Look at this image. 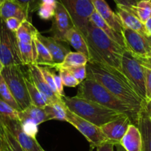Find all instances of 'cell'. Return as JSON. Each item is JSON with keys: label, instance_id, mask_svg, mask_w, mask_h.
Segmentation results:
<instances>
[{"label": "cell", "instance_id": "6da1fadb", "mask_svg": "<svg viewBox=\"0 0 151 151\" xmlns=\"http://www.w3.org/2000/svg\"><path fill=\"white\" fill-rule=\"evenodd\" d=\"M87 78L96 81L111 94L140 113L146 102L139 97L121 70L96 62L86 65Z\"/></svg>", "mask_w": 151, "mask_h": 151}, {"label": "cell", "instance_id": "7a4b0ae2", "mask_svg": "<svg viewBox=\"0 0 151 151\" xmlns=\"http://www.w3.org/2000/svg\"><path fill=\"white\" fill-rule=\"evenodd\" d=\"M84 36L90 52L88 62H96L120 70L121 58L126 48L113 41L90 22Z\"/></svg>", "mask_w": 151, "mask_h": 151}, {"label": "cell", "instance_id": "3957f363", "mask_svg": "<svg viewBox=\"0 0 151 151\" xmlns=\"http://www.w3.org/2000/svg\"><path fill=\"white\" fill-rule=\"evenodd\" d=\"M76 96L95 102L114 111L124 114L130 118L132 124L137 125L140 113H138L134 109L117 98L94 80L86 78L81 82L78 86Z\"/></svg>", "mask_w": 151, "mask_h": 151}, {"label": "cell", "instance_id": "277c9868", "mask_svg": "<svg viewBox=\"0 0 151 151\" xmlns=\"http://www.w3.org/2000/svg\"><path fill=\"white\" fill-rule=\"evenodd\" d=\"M65 106L70 111L98 127L121 117L124 114L114 111L90 100L75 97H64Z\"/></svg>", "mask_w": 151, "mask_h": 151}, {"label": "cell", "instance_id": "5b68a950", "mask_svg": "<svg viewBox=\"0 0 151 151\" xmlns=\"http://www.w3.org/2000/svg\"><path fill=\"white\" fill-rule=\"evenodd\" d=\"M1 75L21 110L29 107L31 105V101L25 83V75L21 66L13 65L4 66Z\"/></svg>", "mask_w": 151, "mask_h": 151}, {"label": "cell", "instance_id": "8992f818", "mask_svg": "<svg viewBox=\"0 0 151 151\" xmlns=\"http://www.w3.org/2000/svg\"><path fill=\"white\" fill-rule=\"evenodd\" d=\"M120 70L127 78L139 97L145 101V77L141 60L126 50L121 58Z\"/></svg>", "mask_w": 151, "mask_h": 151}, {"label": "cell", "instance_id": "52a82bcc", "mask_svg": "<svg viewBox=\"0 0 151 151\" xmlns=\"http://www.w3.org/2000/svg\"><path fill=\"white\" fill-rule=\"evenodd\" d=\"M0 61L4 66H22L19 44L16 33L7 27L4 21L0 17Z\"/></svg>", "mask_w": 151, "mask_h": 151}, {"label": "cell", "instance_id": "ba28073f", "mask_svg": "<svg viewBox=\"0 0 151 151\" xmlns=\"http://www.w3.org/2000/svg\"><path fill=\"white\" fill-rule=\"evenodd\" d=\"M65 7L74 25L84 35L90 23V17L95 10L91 0H56Z\"/></svg>", "mask_w": 151, "mask_h": 151}, {"label": "cell", "instance_id": "9c48e42d", "mask_svg": "<svg viewBox=\"0 0 151 151\" xmlns=\"http://www.w3.org/2000/svg\"><path fill=\"white\" fill-rule=\"evenodd\" d=\"M67 122L75 127L86 139L90 142V146L93 147H98L103 143L110 142L106 138L99 127L93 125L91 122L82 119L75 114L67 108Z\"/></svg>", "mask_w": 151, "mask_h": 151}, {"label": "cell", "instance_id": "30bf717a", "mask_svg": "<svg viewBox=\"0 0 151 151\" xmlns=\"http://www.w3.org/2000/svg\"><path fill=\"white\" fill-rule=\"evenodd\" d=\"M125 48L134 57L147 62L151 52V38H147L132 29L124 28L122 32Z\"/></svg>", "mask_w": 151, "mask_h": 151}, {"label": "cell", "instance_id": "8fae6325", "mask_svg": "<svg viewBox=\"0 0 151 151\" xmlns=\"http://www.w3.org/2000/svg\"><path fill=\"white\" fill-rule=\"evenodd\" d=\"M74 27L75 25L73 22L66 9L62 4L56 1L53 24L50 28L51 37L57 41L65 42V35L67 32Z\"/></svg>", "mask_w": 151, "mask_h": 151}, {"label": "cell", "instance_id": "7c38bea8", "mask_svg": "<svg viewBox=\"0 0 151 151\" xmlns=\"http://www.w3.org/2000/svg\"><path fill=\"white\" fill-rule=\"evenodd\" d=\"M28 76L30 78L33 83L35 85L37 89L41 92V94L45 98L47 101V105L51 104L53 103H58V102H62V98L56 95L47 82L44 80L41 71H40L38 66L36 64L30 65L28 66Z\"/></svg>", "mask_w": 151, "mask_h": 151}, {"label": "cell", "instance_id": "4fadbf2b", "mask_svg": "<svg viewBox=\"0 0 151 151\" xmlns=\"http://www.w3.org/2000/svg\"><path fill=\"white\" fill-rule=\"evenodd\" d=\"M132 124L130 118L126 115L113 120L100 127L102 133L110 142L115 145L120 144V141L125 134L129 125Z\"/></svg>", "mask_w": 151, "mask_h": 151}, {"label": "cell", "instance_id": "5bb4252c", "mask_svg": "<svg viewBox=\"0 0 151 151\" xmlns=\"http://www.w3.org/2000/svg\"><path fill=\"white\" fill-rule=\"evenodd\" d=\"M3 125L9 130L24 151H44L36 139L30 137L22 131L19 120L10 121Z\"/></svg>", "mask_w": 151, "mask_h": 151}, {"label": "cell", "instance_id": "9a60e30c", "mask_svg": "<svg viewBox=\"0 0 151 151\" xmlns=\"http://www.w3.org/2000/svg\"><path fill=\"white\" fill-rule=\"evenodd\" d=\"M36 37L48 50L49 52L51 55L55 66L62 63L65 56L70 52V50L67 45L68 44L67 43L57 41L53 37L44 36L39 32L36 33Z\"/></svg>", "mask_w": 151, "mask_h": 151}, {"label": "cell", "instance_id": "2e32d148", "mask_svg": "<svg viewBox=\"0 0 151 151\" xmlns=\"http://www.w3.org/2000/svg\"><path fill=\"white\" fill-rule=\"evenodd\" d=\"M95 10L115 32L122 35L123 25L121 20L109 7L105 0H91Z\"/></svg>", "mask_w": 151, "mask_h": 151}, {"label": "cell", "instance_id": "e0dca14e", "mask_svg": "<svg viewBox=\"0 0 151 151\" xmlns=\"http://www.w3.org/2000/svg\"><path fill=\"white\" fill-rule=\"evenodd\" d=\"M116 14L121 20L123 27L132 29L144 36L150 38L147 34L144 24L131 10H128L127 7L116 4Z\"/></svg>", "mask_w": 151, "mask_h": 151}, {"label": "cell", "instance_id": "ac0fdd59", "mask_svg": "<svg viewBox=\"0 0 151 151\" xmlns=\"http://www.w3.org/2000/svg\"><path fill=\"white\" fill-rule=\"evenodd\" d=\"M0 17L5 21L9 18H16L21 22L30 20L29 13L22 5L13 0H5L0 7Z\"/></svg>", "mask_w": 151, "mask_h": 151}, {"label": "cell", "instance_id": "d6986e66", "mask_svg": "<svg viewBox=\"0 0 151 151\" xmlns=\"http://www.w3.org/2000/svg\"><path fill=\"white\" fill-rule=\"evenodd\" d=\"M120 145L126 151H142V139L139 128L130 124L125 134L120 141Z\"/></svg>", "mask_w": 151, "mask_h": 151}, {"label": "cell", "instance_id": "ffe728a7", "mask_svg": "<svg viewBox=\"0 0 151 151\" xmlns=\"http://www.w3.org/2000/svg\"><path fill=\"white\" fill-rule=\"evenodd\" d=\"M142 139V151H151V118L145 106L139 115L137 125Z\"/></svg>", "mask_w": 151, "mask_h": 151}, {"label": "cell", "instance_id": "44dd1931", "mask_svg": "<svg viewBox=\"0 0 151 151\" xmlns=\"http://www.w3.org/2000/svg\"><path fill=\"white\" fill-rule=\"evenodd\" d=\"M65 42L73 47L76 52L84 55L89 60L90 52L87 43L81 31L76 27H73L67 32L65 35Z\"/></svg>", "mask_w": 151, "mask_h": 151}, {"label": "cell", "instance_id": "7402d4cb", "mask_svg": "<svg viewBox=\"0 0 151 151\" xmlns=\"http://www.w3.org/2000/svg\"><path fill=\"white\" fill-rule=\"evenodd\" d=\"M90 22L96 27H97L98 28H99L102 32H105L113 41H114L115 43L119 44L120 46L125 48L122 35L115 32L111 27H110L109 24L101 17L100 15L96 10H94L91 16H90Z\"/></svg>", "mask_w": 151, "mask_h": 151}, {"label": "cell", "instance_id": "603a6c76", "mask_svg": "<svg viewBox=\"0 0 151 151\" xmlns=\"http://www.w3.org/2000/svg\"><path fill=\"white\" fill-rule=\"evenodd\" d=\"M19 122L24 120H30L33 122L36 125L49 121L48 116L44 109L36 107L31 104L29 107L19 112Z\"/></svg>", "mask_w": 151, "mask_h": 151}, {"label": "cell", "instance_id": "cb8c5ba5", "mask_svg": "<svg viewBox=\"0 0 151 151\" xmlns=\"http://www.w3.org/2000/svg\"><path fill=\"white\" fill-rule=\"evenodd\" d=\"M33 41L35 45L36 52V64L38 66H47L49 68L54 67L55 63L52 58L51 55L49 52L48 50L44 47V44L37 38L36 34L34 36Z\"/></svg>", "mask_w": 151, "mask_h": 151}, {"label": "cell", "instance_id": "d4e9b609", "mask_svg": "<svg viewBox=\"0 0 151 151\" xmlns=\"http://www.w3.org/2000/svg\"><path fill=\"white\" fill-rule=\"evenodd\" d=\"M36 28L32 24L30 20H25L16 32V36L18 41L25 44H31L34 36L38 32Z\"/></svg>", "mask_w": 151, "mask_h": 151}, {"label": "cell", "instance_id": "484cf974", "mask_svg": "<svg viewBox=\"0 0 151 151\" xmlns=\"http://www.w3.org/2000/svg\"><path fill=\"white\" fill-rule=\"evenodd\" d=\"M88 63V58L84 55L78 52H70L60 64H57L54 66V69L59 70L61 69L71 67V66H86Z\"/></svg>", "mask_w": 151, "mask_h": 151}, {"label": "cell", "instance_id": "4316f807", "mask_svg": "<svg viewBox=\"0 0 151 151\" xmlns=\"http://www.w3.org/2000/svg\"><path fill=\"white\" fill-rule=\"evenodd\" d=\"M18 44H19V53H20L22 66H28L30 65L36 64V52L33 41L31 44H25L19 41H18Z\"/></svg>", "mask_w": 151, "mask_h": 151}, {"label": "cell", "instance_id": "83f0119b", "mask_svg": "<svg viewBox=\"0 0 151 151\" xmlns=\"http://www.w3.org/2000/svg\"><path fill=\"white\" fill-rule=\"evenodd\" d=\"M44 110L47 113L49 120L57 119L67 122V107L65 106L63 100L62 102L47 105L44 108Z\"/></svg>", "mask_w": 151, "mask_h": 151}, {"label": "cell", "instance_id": "f1b7e54d", "mask_svg": "<svg viewBox=\"0 0 151 151\" xmlns=\"http://www.w3.org/2000/svg\"><path fill=\"white\" fill-rule=\"evenodd\" d=\"M25 83H26L28 94H29L30 98L31 104L36 107L44 109L47 105L45 98L41 94V92L37 89V88L33 83L32 81L30 80L28 76H26V75H25Z\"/></svg>", "mask_w": 151, "mask_h": 151}, {"label": "cell", "instance_id": "f546056e", "mask_svg": "<svg viewBox=\"0 0 151 151\" xmlns=\"http://www.w3.org/2000/svg\"><path fill=\"white\" fill-rule=\"evenodd\" d=\"M19 112L0 99V122L2 125H5L10 121H19Z\"/></svg>", "mask_w": 151, "mask_h": 151}, {"label": "cell", "instance_id": "4dcf8cb0", "mask_svg": "<svg viewBox=\"0 0 151 151\" xmlns=\"http://www.w3.org/2000/svg\"><path fill=\"white\" fill-rule=\"evenodd\" d=\"M134 14L144 24L151 17V0H141L138 1L133 9Z\"/></svg>", "mask_w": 151, "mask_h": 151}, {"label": "cell", "instance_id": "1f68e13d", "mask_svg": "<svg viewBox=\"0 0 151 151\" xmlns=\"http://www.w3.org/2000/svg\"><path fill=\"white\" fill-rule=\"evenodd\" d=\"M56 0H41L38 8V15L41 19L50 20L53 19L56 9Z\"/></svg>", "mask_w": 151, "mask_h": 151}, {"label": "cell", "instance_id": "d6a6232c", "mask_svg": "<svg viewBox=\"0 0 151 151\" xmlns=\"http://www.w3.org/2000/svg\"><path fill=\"white\" fill-rule=\"evenodd\" d=\"M0 99L4 100L5 103L10 105L11 107L17 110L18 111H21V109L19 106L18 103H16V100L13 97L10 88L7 86V83L4 81V78L0 75Z\"/></svg>", "mask_w": 151, "mask_h": 151}, {"label": "cell", "instance_id": "836d02e7", "mask_svg": "<svg viewBox=\"0 0 151 151\" xmlns=\"http://www.w3.org/2000/svg\"><path fill=\"white\" fill-rule=\"evenodd\" d=\"M2 151H24L16 139L4 125H3Z\"/></svg>", "mask_w": 151, "mask_h": 151}, {"label": "cell", "instance_id": "e575fe53", "mask_svg": "<svg viewBox=\"0 0 151 151\" xmlns=\"http://www.w3.org/2000/svg\"><path fill=\"white\" fill-rule=\"evenodd\" d=\"M143 65L145 77V97L146 103L151 102V65L141 60Z\"/></svg>", "mask_w": 151, "mask_h": 151}, {"label": "cell", "instance_id": "d590c367", "mask_svg": "<svg viewBox=\"0 0 151 151\" xmlns=\"http://www.w3.org/2000/svg\"><path fill=\"white\" fill-rule=\"evenodd\" d=\"M59 76L61 77L63 86L67 87H76L80 84V83L76 79L73 75L66 69H59Z\"/></svg>", "mask_w": 151, "mask_h": 151}, {"label": "cell", "instance_id": "8d00e7d4", "mask_svg": "<svg viewBox=\"0 0 151 151\" xmlns=\"http://www.w3.org/2000/svg\"><path fill=\"white\" fill-rule=\"evenodd\" d=\"M68 72H70L74 78L81 83L87 78V68L86 66H71V67L65 68Z\"/></svg>", "mask_w": 151, "mask_h": 151}, {"label": "cell", "instance_id": "74e56055", "mask_svg": "<svg viewBox=\"0 0 151 151\" xmlns=\"http://www.w3.org/2000/svg\"><path fill=\"white\" fill-rule=\"evenodd\" d=\"M38 68H39L40 71H41V74H42L43 77H44V80H45V81L47 82V83L48 84L50 88L52 89V91H53L56 95L60 97V96L58 94L57 91H56L54 79H53V75H52V71H50V68L47 67V66H38Z\"/></svg>", "mask_w": 151, "mask_h": 151}, {"label": "cell", "instance_id": "f35d334b", "mask_svg": "<svg viewBox=\"0 0 151 151\" xmlns=\"http://www.w3.org/2000/svg\"><path fill=\"white\" fill-rule=\"evenodd\" d=\"M21 127L24 132L30 137L36 138V136L38 134V125L30 120H24L20 122Z\"/></svg>", "mask_w": 151, "mask_h": 151}, {"label": "cell", "instance_id": "ab89813d", "mask_svg": "<svg viewBox=\"0 0 151 151\" xmlns=\"http://www.w3.org/2000/svg\"><path fill=\"white\" fill-rule=\"evenodd\" d=\"M22 5L29 14L35 10H38L41 0H13Z\"/></svg>", "mask_w": 151, "mask_h": 151}, {"label": "cell", "instance_id": "60d3db41", "mask_svg": "<svg viewBox=\"0 0 151 151\" xmlns=\"http://www.w3.org/2000/svg\"><path fill=\"white\" fill-rule=\"evenodd\" d=\"M4 22H5L7 27L11 32H15V33H16V32L18 30V29H19V27L21 26L22 23L20 20H19L16 18H9V19H6Z\"/></svg>", "mask_w": 151, "mask_h": 151}, {"label": "cell", "instance_id": "b9f144b4", "mask_svg": "<svg viewBox=\"0 0 151 151\" xmlns=\"http://www.w3.org/2000/svg\"><path fill=\"white\" fill-rule=\"evenodd\" d=\"M52 75H53V79H54L55 85H56V91H57L58 94H59L62 98H63L64 97H65V92H64V86L63 83H62L61 77L59 76V75H57V74H56L53 72H52Z\"/></svg>", "mask_w": 151, "mask_h": 151}, {"label": "cell", "instance_id": "7bdbcfd3", "mask_svg": "<svg viewBox=\"0 0 151 151\" xmlns=\"http://www.w3.org/2000/svg\"><path fill=\"white\" fill-rule=\"evenodd\" d=\"M117 5H121L127 7L128 10H131L133 13V9L136 7L138 1L136 0H114Z\"/></svg>", "mask_w": 151, "mask_h": 151}, {"label": "cell", "instance_id": "ee69618b", "mask_svg": "<svg viewBox=\"0 0 151 151\" xmlns=\"http://www.w3.org/2000/svg\"><path fill=\"white\" fill-rule=\"evenodd\" d=\"M115 145L111 142H107L96 147V151H114Z\"/></svg>", "mask_w": 151, "mask_h": 151}, {"label": "cell", "instance_id": "f6af8a7d", "mask_svg": "<svg viewBox=\"0 0 151 151\" xmlns=\"http://www.w3.org/2000/svg\"><path fill=\"white\" fill-rule=\"evenodd\" d=\"M144 24V27L145 29H146L147 34V35L150 38H151V17Z\"/></svg>", "mask_w": 151, "mask_h": 151}, {"label": "cell", "instance_id": "bcb514c9", "mask_svg": "<svg viewBox=\"0 0 151 151\" xmlns=\"http://www.w3.org/2000/svg\"><path fill=\"white\" fill-rule=\"evenodd\" d=\"M3 148V125L0 122V150Z\"/></svg>", "mask_w": 151, "mask_h": 151}, {"label": "cell", "instance_id": "7dc6e473", "mask_svg": "<svg viewBox=\"0 0 151 151\" xmlns=\"http://www.w3.org/2000/svg\"><path fill=\"white\" fill-rule=\"evenodd\" d=\"M145 109H146L147 111L149 114L151 118V102H147V103H146V104H145Z\"/></svg>", "mask_w": 151, "mask_h": 151}, {"label": "cell", "instance_id": "c3c4849f", "mask_svg": "<svg viewBox=\"0 0 151 151\" xmlns=\"http://www.w3.org/2000/svg\"><path fill=\"white\" fill-rule=\"evenodd\" d=\"M115 147H116V151H126L125 150H124V147H123L120 144L115 145Z\"/></svg>", "mask_w": 151, "mask_h": 151}, {"label": "cell", "instance_id": "681fc988", "mask_svg": "<svg viewBox=\"0 0 151 151\" xmlns=\"http://www.w3.org/2000/svg\"><path fill=\"white\" fill-rule=\"evenodd\" d=\"M4 65L2 64V63H1V62L0 61V75H1V72H2V70H3V69H4Z\"/></svg>", "mask_w": 151, "mask_h": 151}, {"label": "cell", "instance_id": "f907efd6", "mask_svg": "<svg viewBox=\"0 0 151 151\" xmlns=\"http://www.w3.org/2000/svg\"><path fill=\"white\" fill-rule=\"evenodd\" d=\"M146 63H150V64L151 65V52H150V58H149V59H148V60H147V61L146 62Z\"/></svg>", "mask_w": 151, "mask_h": 151}, {"label": "cell", "instance_id": "816d5d0a", "mask_svg": "<svg viewBox=\"0 0 151 151\" xmlns=\"http://www.w3.org/2000/svg\"><path fill=\"white\" fill-rule=\"evenodd\" d=\"M4 1H5V0H0V7H1V4H2Z\"/></svg>", "mask_w": 151, "mask_h": 151}, {"label": "cell", "instance_id": "f5cc1de1", "mask_svg": "<svg viewBox=\"0 0 151 151\" xmlns=\"http://www.w3.org/2000/svg\"><path fill=\"white\" fill-rule=\"evenodd\" d=\"M93 148H94V147H92V146H90V150H89V151H93Z\"/></svg>", "mask_w": 151, "mask_h": 151}, {"label": "cell", "instance_id": "db71d44e", "mask_svg": "<svg viewBox=\"0 0 151 151\" xmlns=\"http://www.w3.org/2000/svg\"><path fill=\"white\" fill-rule=\"evenodd\" d=\"M136 1H141V0H136Z\"/></svg>", "mask_w": 151, "mask_h": 151}, {"label": "cell", "instance_id": "11a10c76", "mask_svg": "<svg viewBox=\"0 0 151 151\" xmlns=\"http://www.w3.org/2000/svg\"><path fill=\"white\" fill-rule=\"evenodd\" d=\"M0 151H1V150H0Z\"/></svg>", "mask_w": 151, "mask_h": 151}]
</instances>
